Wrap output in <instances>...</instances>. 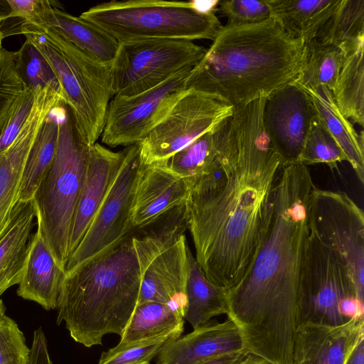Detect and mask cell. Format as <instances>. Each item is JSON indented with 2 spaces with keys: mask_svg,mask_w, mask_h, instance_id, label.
Segmentation results:
<instances>
[{
  "mask_svg": "<svg viewBox=\"0 0 364 364\" xmlns=\"http://www.w3.org/2000/svg\"><path fill=\"white\" fill-rule=\"evenodd\" d=\"M265 95L218 127L223 172L201 179L184 204L196 260L226 291L250 268L267 234L284 165L262 123Z\"/></svg>",
  "mask_w": 364,
  "mask_h": 364,
  "instance_id": "obj_1",
  "label": "cell"
},
{
  "mask_svg": "<svg viewBox=\"0 0 364 364\" xmlns=\"http://www.w3.org/2000/svg\"><path fill=\"white\" fill-rule=\"evenodd\" d=\"M314 187L304 164L283 168L265 237L247 273L227 291V316L239 327L246 350L273 364H292Z\"/></svg>",
  "mask_w": 364,
  "mask_h": 364,
  "instance_id": "obj_2",
  "label": "cell"
},
{
  "mask_svg": "<svg viewBox=\"0 0 364 364\" xmlns=\"http://www.w3.org/2000/svg\"><path fill=\"white\" fill-rule=\"evenodd\" d=\"M304 58V42L272 17L226 24L190 72L186 88L239 108L296 79Z\"/></svg>",
  "mask_w": 364,
  "mask_h": 364,
  "instance_id": "obj_3",
  "label": "cell"
},
{
  "mask_svg": "<svg viewBox=\"0 0 364 364\" xmlns=\"http://www.w3.org/2000/svg\"><path fill=\"white\" fill-rule=\"evenodd\" d=\"M117 245L65 273L58 299L57 323L87 348L107 334L121 336L137 306L141 276L132 240Z\"/></svg>",
  "mask_w": 364,
  "mask_h": 364,
  "instance_id": "obj_4",
  "label": "cell"
},
{
  "mask_svg": "<svg viewBox=\"0 0 364 364\" xmlns=\"http://www.w3.org/2000/svg\"><path fill=\"white\" fill-rule=\"evenodd\" d=\"M219 1H110L80 17L118 43L147 39L212 40L223 27L216 16Z\"/></svg>",
  "mask_w": 364,
  "mask_h": 364,
  "instance_id": "obj_5",
  "label": "cell"
},
{
  "mask_svg": "<svg viewBox=\"0 0 364 364\" xmlns=\"http://www.w3.org/2000/svg\"><path fill=\"white\" fill-rule=\"evenodd\" d=\"M18 29L50 65L82 137L89 145L96 143L114 96L111 64L92 58L52 28L21 25Z\"/></svg>",
  "mask_w": 364,
  "mask_h": 364,
  "instance_id": "obj_6",
  "label": "cell"
},
{
  "mask_svg": "<svg viewBox=\"0 0 364 364\" xmlns=\"http://www.w3.org/2000/svg\"><path fill=\"white\" fill-rule=\"evenodd\" d=\"M90 146L64 104L53 163L32 199L38 230L65 270L77 200L85 177Z\"/></svg>",
  "mask_w": 364,
  "mask_h": 364,
  "instance_id": "obj_7",
  "label": "cell"
},
{
  "mask_svg": "<svg viewBox=\"0 0 364 364\" xmlns=\"http://www.w3.org/2000/svg\"><path fill=\"white\" fill-rule=\"evenodd\" d=\"M184 208L151 227L132 234L141 276L138 304H168L183 316L187 309L188 245Z\"/></svg>",
  "mask_w": 364,
  "mask_h": 364,
  "instance_id": "obj_8",
  "label": "cell"
},
{
  "mask_svg": "<svg viewBox=\"0 0 364 364\" xmlns=\"http://www.w3.org/2000/svg\"><path fill=\"white\" fill-rule=\"evenodd\" d=\"M205 51V47L188 40L119 43L111 63L114 96L132 97L148 91L184 70L193 69Z\"/></svg>",
  "mask_w": 364,
  "mask_h": 364,
  "instance_id": "obj_9",
  "label": "cell"
},
{
  "mask_svg": "<svg viewBox=\"0 0 364 364\" xmlns=\"http://www.w3.org/2000/svg\"><path fill=\"white\" fill-rule=\"evenodd\" d=\"M311 232L344 265L364 301V213L345 192L314 188L309 200Z\"/></svg>",
  "mask_w": 364,
  "mask_h": 364,
  "instance_id": "obj_10",
  "label": "cell"
},
{
  "mask_svg": "<svg viewBox=\"0 0 364 364\" xmlns=\"http://www.w3.org/2000/svg\"><path fill=\"white\" fill-rule=\"evenodd\" d=\"M354 297L363 302L344 265L309 230L296 327L304 323L338 326L347 322L341 307Z\"/></svg>",
  "mask_w": 364,
  "mask_h": 364,
  "instance_id": "obj_11",
  "label": "cell"
},
{
  "mask_svg": "<svg viewBox=\"0 0 364 364\" xmlns=\"http://www.w3.org/2000/svg\"><path fill=\"white\" fill-rule=\"evenodd\" d=\"M233 107L208 95L188 90L165 118L140 142L141 165L168 161L230 116Z\"/></svg>",
  "mask_w": 364,
  "mask_h": 364,
  "instance_id": "obj_12",
  "label": "cell"
},
{
  "mask_svg": "<svg viewBox=\"0 0 364 364\" xmlns=\"http://www.w3.org/2000/svg\"><path fill=\"white\" fill-rule=\"evenodd\" d=\"M124 150L121 167L85 235L69 257L65 273L106 252L132 235L130 212L141 164L139 144Z\"/></svg>",
  "mask_w": 364,
  "mask_h": 364,
  "instance_id": "obj_13",
  "label": "cell"
},
{
  "mask_svg": "<svg viewBox=\"0 0 364 364\" xmlns=\"http://www.w3.org/2000/svg\"><path fill=\"white\" fill-rule=\"evenodd\" d=\"M191 70H184L134 96H113L106 112L102 142L110 147L140 143L186 92V81Z\"/></svg>",
  "mask_w": 364,
  "mask_h": 364,
  "instance_id": "obj_14",
  "label": "cell"
},
{
  "mask_svg": "<svg viewBox=\"0 0 364 364\" xmlns=\"http://www.w3.org/2000/svg\"><path fill=\"white\" fill-rule=\"evenodd\" d=\"M315 116L308 95L293 81L266 97L262 111L263 127L284 167L299 163Z\"/></svg>",
  "mask_w": 364,
  "mask_h": 364,
  "instance_id": "obj_15",
  "label": "cell"
},
{
  "mask_svg": "<svg viewBox=\"0 0 364 364\" xmlns=\"http://www.w3.org/2000/svg\"><path fill=\"white\" fill-rule=\"evenodd\" d=\"M62 103V98L53 90L39 87L26 123L9 147L0 152V235L18 200L25 164L38 132L47 116Z\"/></svg>",
  "mask_w": 364,
  "mask_h": 364,
  "instance_id": "obj_16",
  "label": "cell"
},
{
  "mask_svg": "<svg viewBox=\"0 0 364 364\" xmlns=\"http://www.w3.org/2000/svg\"><path fill=\"white\" fill-rule=\"evenodd\" d=\"M190 191L188 181L172 172L165 161L141 165L130 212V234L151 226L183 205Z\"/></svg>",
  "mask_w": 364,
  "mask_h": 364,
  "instance_id": "obj_17",
  "label": "cell"
},
{
  "mask_svg": "<svg viewBox=\"0 0 364 364\" xmlns=\"http://www.w3.org/2000/svg\"><path fill=\"white\" fill-rule=\"evenodd\" d=\"M364 338V316L338 326L304 323L294 335L292 364H346Z\"/></svg>",
  "mask_w": 364,
  "mask_h": 364,
  "instance_id": "obj_18",
  "label": "cell"
},
{
  "mask_svg": "<svg viewBox=\"0 0 364 364\" xmlns=\"http://www.w3.org/2000/svg\"><path fill=\"white\" fill-rule=\"evenodd\" d=\"M245 350L239 327L228 316L223 322L210 321L184 336L166 342L157 355L156 364H195Z\"/></svg>",
  "mask_w": 364,
  "mask_h": 364,
  "instance_id": "obj_19",
  "label": "cell"
},
{
  "mask_svg": "<svg viewBox=\"0 0 364 364\" xmlns=\"http://www.w3.org/2000/svg\"><path fill=\"white\" fill-rule=\"evenodd\" d=\"M124 154V149L113 151L97 142L90 146L85 177L72 224L69 257L90 225L121 167Z\"/></svg>",
  "mask_w": 364,
  "mask_h": 364,
  "instance_id": "obj_20",
  "label": "cell"
},
{
  "mask_svg": "<svg viewBox=\"0 0 364 364\" xmlns=\"http://www.w3.org/2000/svg\"><path fill=\"white\" fill-rule=\"evenodd\" d=\"M65 272L55 259L41 232L31 237L17 294L46 310L57 308Z\"/></svg>",
  "mask_w": 364,
  "mask_h": 364,
  "instance_id": "obj_21",
  "label": "cell"
},
{
  "mask_svg": "<svg viewBox=\"0 0 364 364\" xmlns=\"http://www.w3.org/2000/svg\"><path fill=\"white\" fill-rule=\"evenodd\" d=\"M35 218L33 200H18L0 235V297L21 281Z\"/></svg>",
  "mask_w": 364,
  "mask_h": 364,
  "instance_id": "obj_22",
  "label": "cell"
},
{
  "mask_svg": "<svg viewBox=\"0 0 364 364\" xmlns=\"http://www.w3.org/2000/svg\"><path fill=\"white\" fill-rule=\"evenodd\" d=\"M183 316L173 306L158 302L136 306L119 343L114 348L166 343L179 338L183 332Z\"/></svg>",
  "mask_w": 364,
  "mask_h": 364,
  "instance_id": "obj_23",
  "label": "cell"
},
{
  "mask_svg": "<svg viewBox=\"0 0 364 364\" xmlns=\"http://www.w3.org/2000/svg\"><path fill=\"white\" fill-rule=\"evenodd\" d=\"M298 86L308 95L318 119L338 144L346 161L354 170L358 181L363 184V131L360 134L355 131L350 121L338 109L331 91L327 87L311 88Z\"/></svg>",
  "mask_w": 364,
  "mask_h": 364,
  "instance_id": "obj_24",
  "label": "cell"
},
{
  "mask_svg": "<svg viewBox=\"0 0 364 364\" xmlns=\"http://www.w3.org/2000/svg\"><path fill=\"white\" fill-rule=\"evenodd\" d=\"M343 63L332 90L340 112L349 120L364 126V36L346 43Z\"/></svg>",
  "mask_w": 364,
  "mask_h": 364,
  "instance_id": "obj_25",
  "label": "cell"
},
{
  "mask_svg": "<svg viewBox=\"0 0 364 364\" xmlns=\"http://www.w3.org/2000/svg\"><path fill=\"white\" fill-rule=\"evenodd\" d=\"M271 17L291 37L307 43L331 17L341 0H265Z\"/></svg>",
  "mask_w": 364,
  "mask_h": 364,
  "instance_id": "obj_26",
  "label": "cell"
},
{
  "mask_svg": "<svg viewBox=\"0 0 364 364\" xmlns=\"http://www.w3.org/2000/svg\"><path fill=\"white\" fill-rule=\"evenodd\" d=\"M54 19L50 28L92 58L111 64L119 43L107 32L53 6Z\"/></svg>",
  "mask_w": 364,
  "mask_h": 364,
  "instance_id": "obj_27",
  "label": "cell"
},
{
  "mask_svg": "<svg viewBox=\"0 0 364 364\" xmlns=\"http://www.w3.org/2000/svg\"><path fill=\"white\" fill-rule=\"evenodd\" d=\"M63 105L47 116L38 132L25 164L18 200L28 201L33 199L38 186L53 163Z\"/></svg>",
  "mask_w": 364,
  "mask_h": 364,
  "instance_id": "obj_28",
  "label": "cell"
},
{
  "mask_svg": "<svg viewBox=\"0 0 364 364\" xmlns=\"http://www.w3.org/2000/svg\"><path fill=\"white\" fill-rule=\"evenodd\" d=\"M218 127L165 161L172 172L188 181L191 188L197 181L215 173L223 166Z\"/></svg>",
  "mask_w": 364,
  "mask_h": 364,
  "instance_id": "obj_29",
  "label": "cell"
},
{
  "mask_svg": "<svg viewBox=\"0 0 364 364\" xmlns=\"http://www.w3.org/2000/svg\"><path fill=\"white\" fill-rule=\"evenodd\" d=\"M189 276L184 315L193 328L208 323L216 316L228 314L227 291L210 282L199 268L190 248L188 250Z\"/></svg>",
  "mask_w": 364,
  "mask_h": 364,
  "instance_id": "obj_30",
  "label": "cell"
},
{
  "mask_svg": "<svg viewBox=\"0 0 364 364\" xmlns=\"http://www.w3.org/2000/svg\"><path fill=\"white\" fill-rule=\"evenodd\" d=\"M343 59L341 48L314 38L304 43V63L293 82L311 88L326 87L332 91L338 80Z\"/></svg>",
  "mask_w": 364,
  "mask_h": 364,
  "instance_id": "obj_31",
  "label": "cell"
},
{
  "mask_svg": "<svg viewBox=\"0 0 364 364\" xmlns=\"http://www.w3.org/2000/svg\"><path fill=\"white\" fill-rule=\"evenodd\" d=\"M361 36H364V0H341L316 38L340 48Z\"/></svg>",
  "mask_w": 364,
  "mask_h": 364,
  "instance_id": "obj_32",
  "label": "cell"
},
{
  "mask_svg": "<svg viewBox=\"0 0 364 364\" xmlns=\"http://www.w3.org/2000/svg\"><path fill=\"white\" fill-rule=\"evenodd\" d=\"M15 59L17 72L27 88L49 87L63 100L60 83L53 70L33 44L26 40L21 48L15 52Z\"/></svg>",
  "mask_w": 364,
  "mask_h": 364,
  "instance_id": "obj_33",
  "label": "cell"
},
{
  "mask_svg": "<svg viewBox=\"0 0 364 364\" xmlns=\"http://www.w3.org/2000/svg\"><path fill=\"white\" fill-rule=\"evenodd\" d=\"M346 161L338 144L318 119H313L305 139L299 163L305 166L323 164L331 169Z\"/></svg>",
  "mask_w": 364,
  "mask_h": 364,
  "instance_id": "obj_34",
  "label": "cell"
},
{
  "mask_svg": "<svg viewBox=\"0 0 364 364\" xmlns=\"http://www.w3.org/2000/svg\"><path fill=\"white\" fill-rule=\"evenodd\" d=\"M26 87L16 67L15 52L0 50V134Z\"/></svg>",
  "mask_w": 364,
  "mask_h": 364,
  "instance_id": "obj_35",
  "label": "cell"
},
{
  "mask_svg": "<svg viewBox=\"0 0 364 364\" xmlns=\"http://www.w3.org/2000/svg\"><path fill=\"white\" fill-rule=\"evenodd\" d=\"M29 348L18 324L6 314L0 299V364H27Z\"/></svg>",
  "mask_w": 364,
  "mask_h": 364,
  "instance_id": "obj_36",
  "label": "cell"
},
{
  "mask_svg": "<svg viewBox=\"0 0 364 364\" xmlns=\"http://www.w3.org/2000/svg\"><path fill=\"white\" fill-rule=\"evenodd\" d=\"M217 12L227 18L228 25L256 23L271 17L265 0L219 1Z\"/></svg>",
  "mask_w": 364,
  "mask_h": 364,
  "instance_id": "obj_37",
  "label": "cell"
},
{
  "mask_svg": "<svg viewBox=\"0 0 364 364\" xmlns=\"http://www.w3.org/2000/svg\"><path fill=\"white\" fill-rule=\"evenodd\" d=\"M10 11L6 19L16 18L21 25L50 28L54 18L53 6L48 0H9L6 1Z\"/></svg>",
  "mask_w": 364,
  "mask_h": 364,
  "instance_id": "obj_38",
  "label": "cell"
},
{
  "mask_svg": "<svg viewBox=\"0 0 364 364\" xmlns=\"http://www.w3.org/2000/svg\"><path fill=\"white\" fill-rule=\"evenodd\" d=\"M38 87L34 90L26 87L25 90L0 134V152L7 149L13 143L30 116L36 102Z\"/></svg>",
  "mask_w": 364,
  "mask_h": 364,
  "instance_id": "obj_39",
  "label": "cell"
},
{
  "mask_svg": "<svg viewBox=\"0 0 364 364\" xmlns=\"http://www.w3.org/2000/svg\"><path fill=\"white\" fill-rule=\"evenodd\" d=\"M164 343H166L122 349L113 347L101 354L99 364H149L159 354Z\"/></svg>",
  "mask_w": 364,
  "mask_h": 364,
  "instance_id": "obj_40",
  "label": "cell"
},
{
  "mask_svg": "<svg viewBox=\"0 0 364 364\" xmlns=\"http://www.w3.org/2000/svg\"><path fill=\"white\" fill-rule=\"evenodd\" d=\"M27 364H53L48 352L47 340L41 327L33 332Z\"/></svg>",
  "mask_w": 364,
  "mask_h": 364,
  "instance_id": "obj_41",
  "label": "cell"
},
{
  "mask_svg": "<svg viewBox=\"0 0 364 364\" xmlns=\"http://www.w3.org/2000/svg\"><path fill=\"white\" fill-rule=\"evenodd\" d=\"M247 352L248 351L245 350L238 353L228 354L203 360L195 364H235L242 359Z\"/></svg>",
  "mask_w": 364,
  "mask_h": 364,
  "instance_id": "obj_42",
  "label": "cell"
},
{
  "mask_svg": "<svg viewBox=\"0 0 364 364\" xmlns=\"http://www.w3.org/2000/svg\"><path fill=\"white\" fill-rule=\"evenodd\" d=\"M346 364H364V338L357 344Z\"/></svg>",
  "mask_w": 364,
  "mask_h": 364,
  "instance_id": "obj_43",
  "label": "cell"
},
{
  "mask_svg": "<svg viewBox=\"0 0 364 364\" xmlns=\"http://www.w3.org/2000/svg\"><path fill=\"white\" fill-rule=\"evenodd\" d=\"M6 15H4V14H0V50L3 49L2 46H1V43H2V39L4 38L3 37V34H2V31H1V24H2V22L6 19Z\"/></svg>",
  "mask_w": 364,
  "mask_h": 364,
  "instance_id": "obj_44",
  "label": "cell"
}]
</instances>
